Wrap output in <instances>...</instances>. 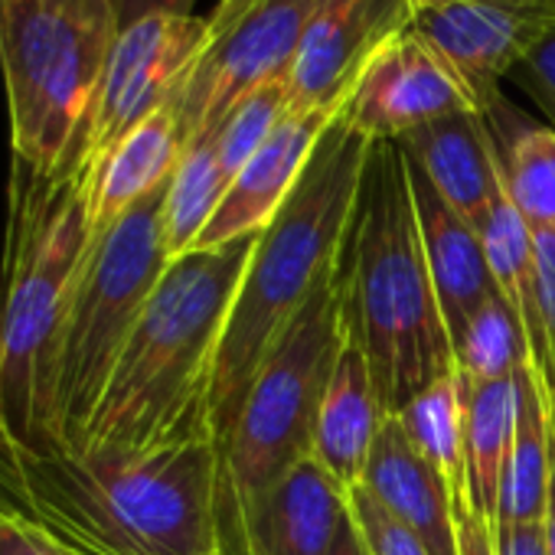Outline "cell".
<instances>
[{
    "label": "cell",
    "instance_id": "44dd1931",
    "mask_svg": "<svg viewBox=\"0 0 555 555\" xmlns=\"http://www.w3.org/2000/svg\"><path fill=\"white\" fill-rule=\"evenodd\" d=\"M516 435L513 454L500 493L496 519L503 522H542L552 483V428L555 405L535 379L532 363L516 376Z\"/></svg>",
    "mask_w": 555,
    "mask_h": 555
},
{
    "label": "cell",
    "instance_id": "7c38bea8",
    "mask_svg": "<svg viewBox=\"0 0 555 555\" xmlns=\"http://www.w3.org/2000/svg\"><path fill=\"white\" fill-rule=\"evenodd\" d=\"M467 108L477 112L454 69L409 27L370 60L344 105V118L370 141H399L435 118Z\"/></svg>",
    "mask_w": 555,
    "mask_h": 555
},
{
    "label": "cell",
    "instance_id": "4dcf8cb0",
    "mask_svg": "<svg viewBox=\"0 0 555 555\" xmlns=\"http://www.w3.org/2000/svg\"><path fill=\"white\" fill-rule=\"evenodd\" d=\"M0 555H69V548L30 519L0 509Z\"/></svg>",
    "mask_w": 555,
    "mask_h": 555
},
{
    "label": "cell",
    "instance_id": "4fadbf2b",
    "mask_svg": "<svg viewBox=\"0 0 555 555\" xmlns=\"http://www.w3.org/2000/svg\"><path fill=\"white\" fill-rule=\"evenodd\" d=\"M350 516V490L311 454L242 509H219V542L245 555H327Z\"/></svg>",
    "mask_w": 555,
    "mask_h": 555
},
{
    "label": "cell",
    "instance_id": "e0dca14e",
    "mask_svg": "<svg viewBox=\"0 0 555 555\" xmlns=\"http://www.w3.org/2000/svg\"><path fill=\"white\" fill-rule=\"evenodd\" d=\"M405 164H409L412 199H415V212H418L428 271H431L451 347H454V340L461 337L467 321L490 298H496V288H493V278H490V268L483 258L480 232L438 196V190L428 183V177L409 157H405Z\"/></svg>",
    "mask_w": 555,
    "mask_h": 555
},
{
    "label": "cell",
    "instance_id": "4316f807",
    "mask_svg": "<svg viewBox=\"0 0 555 555\" xmlns=\"http://www.w3.org/2000/svg\"><path fill=\"white\" fill-rule=\"evenodd\" d=\"M288 108H292V82H288V76H278V79L258 86L255 92H248L222 118V125L216 131H209L229 183L251 160V154L268 141V134L288 115Z\"/></svg>",
    "mask_w": 555,
    "mask_h": 555
},
{
    "label": "cell",
    "instance_id": "52a82bcc",
    "mask_svg": "<svg viewBox=\"0 0 555 555\" xmlns=\"http://www.w3.org/2000/svg\"><path fill=\"white\" fill-rule=\"evenodd\" d=\"M167 183L92 238L79 268L56 347V428L66 451L82 444L112 370L170 264L164 245Z\"/></svg>",
    "mask_w": 555,
    "mask_h": 555
},
{
    "label": "cell",
    "instance_id": "6da1fadb",
    "mask_svg": "<svg viewBox=\"0 0 555 555\" xmlns=\"http://www.w3.org/2000/svg\"><path fill=\"white\" fill-rule=\"evenodd\" d=\"M0 509L69 555H216L219 448L40 451L0 428Z\"/></svg>",
    "mask_w": 555,
    "mask_h": 555
},
{
    "label": "cell",
    "instance_id": "7a4b0ae2",
    "mask_svg": "<svg viewBox=\"0 0 555 555\" xmlns=\"http://www.w3.org/2000/svg\"><path fill=\"white\" fill-rule=\"evenodd\" d=\"M255 238L196 248L164 268L76 451L216 444V357Z\"/></svg>",
    "mask_w": 555,
    "mask_h": 555
},
{
    "label": "cell",
    "instance_id": "5bb4252c",
    "mask_svg": "<svg viewBox=\"0 0 555 555\" xmlns=\"http://www.w3.org/2000/svg\"><path fill=\"white\" fill-rule=\"evenodd\" d=\"M415 0H331L288 73L292 108H344L370 60L412 27Z\"/></svg>",
    "mask_w": 555,
    "mask_h": 555
},
{
    "label": "cell",
    "instance_id": "cb8c5ba5",
    "mask_svg": "<svg viewBox=\"0 0 555 555\" xmlns=\"http://www.w3.org/2000/svg\"><path fill=\"white\" fill-rule=\"evenodd\" d=\"M392 418L405 431L409 444L451 483V490L467 487L461 373H451V376L431 383L412 402H405Z\"/></svg>",
    "mask_w": 555,
    "mask_h": 555
},
{
    "label": "cell",
    "instance_id": "9c48e42d",
    "mask_svg": "<svg viewBox=\"0 0 555 555\" xmlns=\"http://www.w3.org/2000/svg\"><path fill=\"white\" fill-rule=\"evenodd\" d=\"M206 43V17L151 14L121 27L66 177L86 183L125 134L170 105Z\"/></svg>",
    "mask_w": 555,
    "mask_h": 555
},
{
    "label": "cell",
    "instance_id": "5b68a950",
    "mask_svg": "<svg viewBox=\"0 0 555 555\" xmlns=\"http://www.w3.org/2000/svg\"><path fill=\"white\" fill-rule=\"evenodd\" d=\"M89 245L86 183L14 160L0 268V428L40 451L63 448L56 347Z\"/></svg>",
    "mask_w": 555,
    "mask_h": 555
},
{
    "label": "cell",
    "instance_id": "ba28073f",
    "mask_svg": "<svg viewBox=\"0 0 555 555\" xmlns=\"http://www.w3.org/2000/svg\"><path fill=\"white\" fill-rule=\"evenodd\" d=\"M337 271V268H334ZM350 337L334 274L278 340L219 444V509H242L314 454L318 415Z\"/></svg>",
    "mask_w": 555,
    "mask_h": 555
},
{
    "label": "cell",
    "instance_id": "2e32d148",
    "mask_svg": "<svg viewBox=\"0 0 555 555\" xmlns=\"http://www.w3.org/2000/svg\"><path fill=\"white\" fill-rule=\"evenodd\" d=\"M399 147L428 177L438 196L474 229L506 196L503 154L490 118L474 108L435 118L402 134Z\"/></svg>",
    "mask_w": 555,
    "mask_h": 555
},
{
    "label": "cell",
    "instance_id": "603a6c76",
    "mask_svg": "<svg viewBox=\"0 0 555 555\" xmlns=\"http://www.w3.org/2000/svg\"><path fill=\"white\" fill-rule=\"evenodd\" d=\"M225 190L229 177L222 173L212 134L190 141L164 193V245L170 261L196 248Z\"/></svg>",
    "mask_w": 555,
    "mask_h": 555
},
{
    "label": "cell",
    "instance_id": "ffe728a7",
    "mask_svg": "<svg viewBox=\"0 0 555 555\" xmlns=\"http://www.w3.org/2000/svg\"><path fill=\"white\" fill-rule=\"evenodd\" d=\"M386 409L376 392L370 363L363 353L347 344L314 431V457L350 490L363 480V470L370 464V454L379 441V431L386 425Z\"/></svg>",
    "mask_w": 555,
    "mask_h": 555
},
{
    "label": "cell",
    "instance_id": "484cf974",
    "mask_svg": "<svg viewBox=\"0 0 555 555\" xmlns=\"http://www.w3.org/2000/svg\"><path fill=\"white\" fill-rule=\"evenodd\" d=\"M503 183L532 232H555V128H522L509 141Z\"/></svg>",
    "mask_w": 555,
    "mask_h": 555
},
{
    "label": "cell",
    "instance_id": "8fae6325",
    "mask_svg": "<svg viewBox=\"0 0 555 555\" xmlns=\"http://www.w3.org/2000/svg\"><path fill=\"white\" fill-rule=\"evenodd\" d=\"M412 27L454 69L477 112L493 115L503 105L496 82L555 34V0H415Z\"/></svg>",
    "mask_w": 555,
    "mask_h": 555
},
{
    "label": "cell",
    "instance_id": "3957f363",
    "mask_svg": "<svg viewBox=\"0 0 555 555\" xmlns=\"http://www.w3.org/2000/svg\"><path fill=\"white\" fill-rule=\"evenodd\" d=\"M334 285L347 337L370 363L389 418L457 373L399 141L370 147Z\"/></svg>",
    "mask_w": 555,
    "mask_h": 555
},
{
    "label": "cell",
    "instance_id": "30bf717a",
    "mask_svg": "<svg viewBox=\"0 0 555 555\" xmlns=\"http://www.w3.org/2000/svg\"><path fill=\"white\" fill-rule=\"evenodd\" d=\"M327 4L331 0H261L232 30L212 37L170 102L183 147L216 131L248 92L288 76Z\"/></svg>",
    "mask_w": 555,
    "mask_h": 555
},
{
    "label": "cell",
    "instance_id": "8992f818",
    "mask_svg": "<svg viewBox=\"0 0 555 555\" xmlns=\"http://www.w3.org/2000/svg\"><path fill=\"white\" fill-rule=\"evenodd\" d=\"M118 34L112 0H0V76L17 164L66 177Z\"/></svg>",
    "mask_w": 555,
    "mask_h": 555
},
{
    "label": "cell",
    "instance_id": "f1b7e54d",
    "mask_svg": "<svg viewBox=\"0 0 555 555\" xmlns=\"http://www.w3.org/2000/svg\"><path fill=\"white\" fill-rule=\"evenodd\" d=\"M509 79L552 118L555 128V34L542 40L513 73Z\"/></svg>",
    "mask_w": 555,
    "mask_h": 555
},
{
    "label": "cell",
    "instance_id": "d4e9b609",
    "mask_svg": "<svg viewBox=\"0 0 555 555\" xmlns=\"http://www.w3.org/2000/svg\"><path fill=\"white\" fill-rule=\"evenodd\" d=\"M454 363L467 383L513 379L526 363H532L522 327L500 295L467 321L454 340Z\"/></svg>",
    "mask_w": 555,
    "mask_h": 555
},
{
    "label": "cell",
    "instance_id": "d6986e66",
    "mask_svg": "<svg viewBox=\"0 0 555 555\" xmlns=\"http://www.w3.org/2000/svg\"><path fill=\"white\" fill-rule=\"evenodd\" d=\"M183 157V138L173 105H164L131 134H125L86 177L89 232L105 235L131 206L160 190Z\"/></svg>",
    "mask_w": 555,
    "mask_h": 555
},
{
    "label": "cell",
    "instance_id": "d590c367",
    "mask_svg": "<svg viewBox=\"0 0 555 555\" xmlns=\"http://www.w3.org/2000/svg\"><path fill=\"white\" fill-rule=\"evenodd\" d=\"M327 555H370V545H366L363 532L357 529L353 516H347V522L340 526V532H337V539H334Z\"/></svg>",
    "mask_w": 555,
    "mask_h": 555
},
{
    "label": "cell",
    "instance_id": "f546056e",
    "mask_svg": "<svg viewBox=\"0 0 555 555\" xmlns=\"http://www.w3.org/2000/svg\"><path fill=\"white\" fill-rule=\"evenodd\" d=\"M535 314L555 360V232H535Z\"/></svg>",
    "mask_w": 555,
    "mask_h": 555
},
{
    "label": "cell",
    "instance_id": "d6a6232c",
    "mask_svg": "<svg viewBox=\"0 0 555 555\" xmlns=\"http://www.w3.org/2000/svg\"><path fill=\"white\" fill-rule=\"evenodd\" d=\"M490 532H493V552L496 555H548L542 522H503V519H493Z\"/></svg>",
    "mask_w": 555,
    "mask_h": 555
},
{
    "label": "cell",
    "instance_id": "e575fe53",
    "mask_svg": "<svg viewBox=\"0 0 555 555\" xmlns=\"http://www.w3.org/2000/svg\"><path fill=\"white\" fill-rule=\"evenodd\" d=\"M261 4V0H219L216 4V11L206 17V24H209V40L212 37H222L225 30H232L248 11H255Z\"/></svg>",
    "mask_w": 555,
    "mask_h": 555
},
{
    "label": "cell",
    "instance_id": "83f0119b",
    "mask_svg": "<svg viewBox=\"0 0 555 555\" xmlns=\"http://www.w3.org/2000/svg\"><path fill=\"white\" fill-rule=\"evenodd\" d=\"M350 516L363 532L370 555H431L428 545L399 516H392L366 483L350 487Z\"/></svg>",
    "mask_w": 555,
    "mask_h": 555
},
{
    "label": "cell",
    "instance_id": "836d02e7",
    "mask_svg": "<svg viewBox=\"0 0 555 555\" xmlns=\"http://www.w3.org/2000/svg\"><path fill=\"white\" fill-rule=\"evenodd\" d=\"M118 24L128 27L141 17L151 14H177V17H193V4L196 0H112Z\"/></svg>",
    "mask_w": 555,
    "mask_h": 555
},
{
    "label": "cell",
    "instance_id": "1f68e13d",
    "mask_svg": "<svg viewBox=\"0 0 555 555\" xmlns=\"http://www.w3.org/2000/svg\"><path fill=\"white\" fill-rule=\"evenodd\" d=\"M454 522H457V555H496L490 519L474 509L467 487L454 490Z\"/></svg>",
    "mask_w": 555,
    "mask_h": 555
},
{
    "label": "cell",
    "instance_id": "74e56055",
    "mask_svg": "<svg viewBox=\"0 0 555 555\" xmlns=\"http://www.w3.org/2000/svg\"><path fill=\"white\" fill-rule=\"evenodd\" d=\"M216 555H245L238 545H232V542H219V552Z\"/></svg>",
    "mask_w": 555,
    "mask_h": 555
},
{
    "label": "cell",
    "instance_id": "ac0fdd59",
    "mask_svg": "<svg viewBox=\"0 0 555 555\" xmlns=\"http://www.w3.org/2000/svg\"><path fill=\"white\" fill-rule=\"evenodd\" d=\"M360 483H366L376 500L428 545L431 555H457L454 490L409 444L396 418H386Z\"/></svg>",
    "mask_w": 555,
    "mask_h": 555
},
{
    "label": "cell",
    "instance_id": "7402d4cb",
    "mask_svg": "<svg viewBox=\"0 0 555 555\" xmlns=\"http://www.w3.org/2000/svg\"><path fill=\"white\" fill-rule=\"evenodd\" d=\"M464 383V467L467 493L490 522L500 509V493L516 435V379Z\"/></svg>",
    "mask_w": 555,
    "mask_h": 555
},
{
    "label": "cell",
    "instance_id": "277c9868",
    "mask_svg": "<svg viewBox=\"0 0 555 555\" xmlns=\"http://www.w3.org/2000/svg\"><path fill=\"white\" fill-rule=\"evenodd\" d=\"M370 147L373 141L340 112L321 134L285 206L258 232L216 357V448L232 431L242 399L278 340L334 274Z\"/></svg>",
    "mask_w": 555,
    "mask_h": 555
},
{
    "label": "cell",
    "instance_id": "9a60e30c",
    "mask_svg": "<svg viewBox=\"0 0 555 555\" xmlns=\"http://www.w3.org/2000/svg\"><path fill=\"white\" fill-rule=\"evenodd\" d=\"M344 108L288 112L268 141L251 154V160L229 183L219 209L203 229L196 248H219L248 235H258L292 196L301 180L321 134ZM193 248V251H196Z\"/></svg>",
    "mask_w": 555,
    "mask_h": 555
},
{
    "label": "cell",
    "instance_id": "8d00e7d4",
    "mask_svg": "<svg viewBox=\"0 0 555 555\" xmlns=\"http://www.w3.org/2000/svg\"><path fill=\"white\" fill-rule=\"evenodd\" d=\"M545 545L548 555H555V428H552V483H548V506H545Z\"/></svg>",
    "mask_w": 555,
    "mask_h": 555
}]
</instances>
